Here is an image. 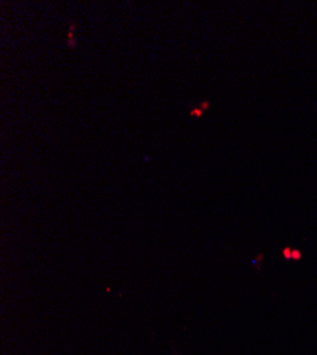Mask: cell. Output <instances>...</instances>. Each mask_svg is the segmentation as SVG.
I'll return each instance as SVG.
<instances>
[{"label":"cell","instance_id":"cell-2","mask_svg":"<svg viewBox=\"0 0 317 355\" xmlns=\"http://www.w3.org/2000/svg\"><path fill=\"white\" fill-rule=\"evenodd\" d=\"M189 114H191L192 116H195V118H200V116H203V114H204V110L198 105V107H194V108H191Z\"/></svg>","mask_w":317,"mask_h":355},{"label":"cell","instance_id":"cell-1","mask_svg":"<svg viewBox=\"0 0 317 355\" xmlns=\"http://www.w3.org/2000/svg\"><path fill=\"white\" fill-rule=\"evenodd\" d=\"M67 46H69V49H76L77 47V42L74 39V32H69V35H67Z\"/></svg>","mask_w":317,"mask_h":355},{"label":"cell","instance_id":"cell-3","mask_svg":"<svg viewBox=\"0 0 317 355\" xmlns=\"http://www.w3.org/2000/svg\"><path fill=\"white\" fill-rule=\"evenodd\" d=\"M199 107L205 111V110H208V107H209V103H208V101H204V103H200V104H199Z\"/></svg>","mask_w":317,"mask_h":355}]
</instances>
